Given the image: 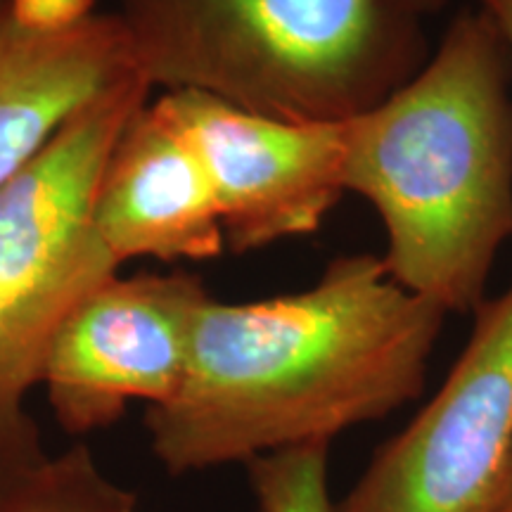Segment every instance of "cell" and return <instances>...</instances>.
<instances>
[{"mask_svg": "<svg viewBox=\"0 0 512 512\" xmlns=\"http://www.w3.org/2000/svg\"><path fill=\"white\" fill-rule=\"evenodd\" d=\"M444 318L373 254L339 256L304 292L211 297L181 389L145 413L152 456L169 475H192L387 418L425 389Z\"/></svg>", "mask_w": 512, "mask_h": 512, "instance_id": "cell-1", "label": "cell"}, {"mask_svg": "<svg viewBox=\"0 0 512 512\" xmlns=\"http://www.w3.org/2000/svg\"><path fill=\"white\" fill-rule=\"evenodd\" d=\"M344 188L387 228V271L446 313L484 304L512 235L508 50L484 10L463 12L437 55L344 121Z\"/></svg>", "mask_w": 512, "mask_h": 512, "instance_id": "cell-2", "label": "cell"}, {"mask_svg": "<svg viewBox=\"0 0 512 512\" xmlns=\"http://www.w3.org/2000/svg\"><path fill=\"white\" fill-rule=\"evenodd\" d=\"M117 15L152 88L297 124L368 112L425 55L401 0H121Z\"/></svg>", "mask_w": 512, "mask_h": 512, "instance_id": "cell-3", "label": "cell"}, {"mask_svg": "<svg viewBox=\"0 0 512 512\" xmlns=\"http://www.w3.org/2000/svg\"><path fill=\"white\" fill-rule=\"evenodd\" d=\"M150 93L140 72L114 83L0 190V475L48 453L29 394L67 313L121 268L95 233L93 202L112 147Z\"/></svg>", "mask_w": 512, "mask_h": 512, "instance_id": "cell-4", "label": "cell"}, {"mask_svg": "<svg viewBox=\"0 0 512 512\" xmlns=\"http://www.w3.org/2000/svg\"><path fill=\"white\" fill-rule=\"evenodd\" d=\"M512 453V285L477 309L458 363L335 512H484Z\"/></svg>", "mask_w": 512, "mask_h": 512, "instance_id": "cell-5", "label": "cell"}, {"mask_svg": "<svg viewBox=\"0 0 512 512\" xmlns=\"http://www.w3.org/2000/svg\"><path fill=\"white\" fill-rule=\"evenodd\" d=\"M211 292L200 275H112L67 313L50 344L41 387L69 437L121 420L131 401L169 403L190 366L192 335Z\"/></svg>", "mask_w": 512, "mask_h": 512, "instance_id": "cell-6", "label": "cell"}, {"mask_svg": "<svg viewBox=\"0 0 512 512\" xmlns=\"http://www.w3.org/2000/svg\"><path fill=\"white\" fill-rule=\"evenodd\" d=\"M152 105L200 155L233 254L316 233L347 190L344 121H280L195 91H169Z\"/></svg>", "mask_w": 512, "mask_h": 512, "instance_id": "cell-7", "label": "cell"}, {"mask_svg": "<svg viewBox=\"0 0 512 512\" xmlns=\"http://www.w3.org/2000/svg\"><path fill=\"white\" fill-rule=\"evenodd\" d=\"M93 228L119 266L133 259L207 261L226 249L207 169L152 100L133 114L107 157Z\"/></svg>", "mask_w": 512, "mask_h": 512, "instance_id": "cell-8", "label": "cell"}, {"mask_svg": "<svg viewBox=\"0 0 512 512\" xmlns=\"http://www.w3.org/2000/svg\"><path fill=\"white\" fill-rule=\"evenodd\" d=\"M133 62L117 12H95L64 31H31L0 3V190L88 102Z\"/></svg>", "mask_w": 512, "mask_h": 512, "instance_id": "cell-9", "label": "cell"}, {"mask_svg": "<svg viewBox=\"0 0 512 512\" xmlns=\"http://www.w3.org/2000/svg\"><path fill=\"white\" fill-rule=\"evenodd\" d=\"M0 512H140V505L136 491L114 482L76 441L0 475Z\"/></svg>", "mask_w": 512, "mask_h": 512, "instance_id": "cell-10", "label": "cell"}, {"mask_svg": "<svg viewBox=\"0 0 512 512\" xmlns=\"http://www.w3.org/2000/svg\"><path fill=\"white\" fill-rule=\"evenodd\" d=\"M330 444L268 453L247 463L259 512H335L328 489Z\"/></svg>", "mask_w": 512, "mask_h": 512, "instance_id": "cell-11", "label": "cell"}, {"mask_svg": "<svg viewBox=\"0 0 512 512\" xmlns=\"http://www.w3.org/2000/svg\"><path fill=\"white\" fill-rule=\"evenodd\" d=\"M17 24L31 31H64L95 15V0H5Z\"/></svg>", "mask_w": 512, "mask_h": 512, "instance_id": "cell-12", "label": "cell"}, {"mask_svg": "<svg viewBox=\"0 0 512 512\" xmlns=\"http://www.w3.org/2000/svg\"><path fill=\"white\" fill-rule=\"evenodd\" d=\"M479 3H482V10L489 15L491 22L496 24L505 50L512 57V0H479Z\"/></svg>", "mask_w": 512, "mask_h": 512, "instance_id": "cell-13", "label": "cell"}, {"mask_svg": "<svg viewBox=\"0 0 512 512\" xmlns=\"http://www.w3.org/2000/svg\"><path fill=\"white\" fill-rule=\"evenodd\" d=\"M484 512H512V453Z\"/></svg>", "mask_w": 512, "mask_h": 512, "instance_id": "cell-14", "label": "cell"}, {"mask_svg": "<svg viewBox=\"0 0 512 512\" xmlns=\"http://www.w3.org/2000/svg\"><path fill=\"white\" fill-rule=\"evenodd\" d=\"M411 8L415 15H432V12H439L446 5V0H401Z\"/></svg>", "mask_w": 512, "mask_h": 512, "instance_id": "cell-15", "label": "cell"}, {"mask_svg": "<svg viewBox=\"0 0 512 512\" xmlns=\"http://www.w3.org/2000/svg\"><path fill=\"white\" fill-rule=\"evenodd\" d=\"M0 3H3V0H0Z\"/></svg>", "mask_w": 512, "mask_h": 512, "instance_id": "cell-16", "label": "cell"}]
</instances>
